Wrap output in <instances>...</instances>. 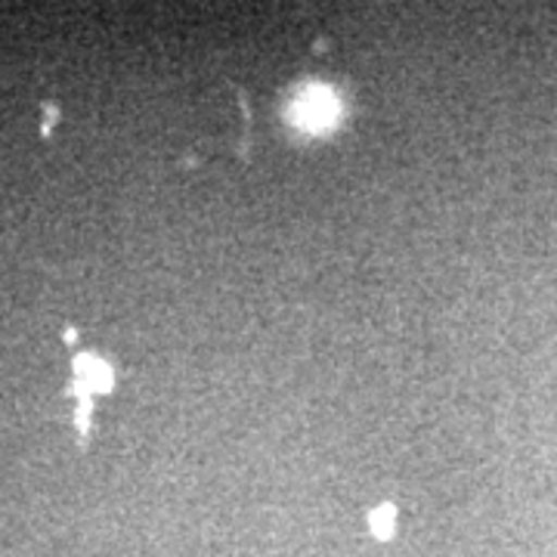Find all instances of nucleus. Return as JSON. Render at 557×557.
Instances as JSON below:
<instances>
[{"label": "nucleus", "mask_w": 557, "mask_h": 557, "mask_svg": "<svg viewBox=\"0 0 557 557\" xmlns=\"http://www.w3.org/2000/svg\"><path fill=\"white\" fill-rule=\"evenodd\" d=\"M341 119V100L329 87H307L288 106V121L304 134H325Z\"/></svg>", "instance_id": "obj_1"}, {"label": "nucleus", "mask_w": 557, "mask_h": 557, "mask_svg": "<svg viewBox=\"0 0 557 557\" xmlns=\"http://www.w3.org/2000/svg\"><path fill=\"white\" fill-rule=\"evenodd\" d=\"M75 375H78V391L81 397V431L87 428V409H90V399L87 394H106L112 387V369L97 357H78L75 359Z\"/></svg>", "instance_id": "obj_2"}, {"label": "nucleus", "mask_w": 557, "mask_h": 557, "mask_svg": "<svg viewBox=\"0 0 557 557\" xmlns=\"http://www.w3.org/2000/svg\"><path fill=\"white\" fill-rule=\"evenodd\" d=\"M394 523H397V511L391 508V505H384L379 511H372V530H375V536L387 539L394 533Z\"/></svg>", "instance_id": "obj_3"}]
</instances>
